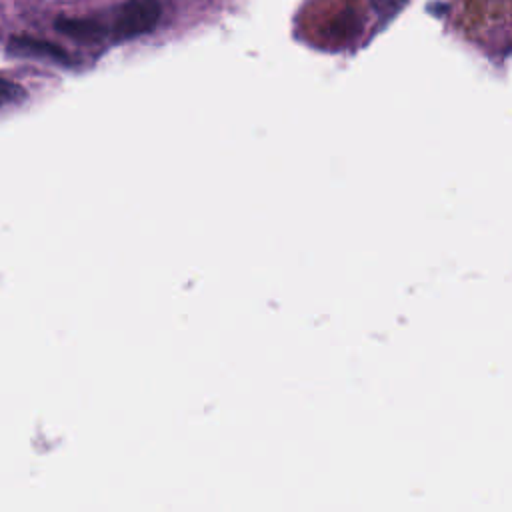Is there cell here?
<instances>
[{"instance_id": "1", "label": "cell", "mask_w": 512, "mask_h": 512, "mask_svg": "<svg viewBox=\"0 0 512 512\" xmlns=\"http://www.w3.org/2000/svg\"><path fill=\"white\" fill-rule=\"evenodd\" d=\"M160 14L162 8L158 0H124L106 18L100 16V20L110 42H124L154 30Z\"/></svg>"}, {"instance_id": "2", "label": "cell", "mask_w": 512, "mask_h": 512, "mask_svg": "<svg viewBox=\"0 0 512 512\" xmlns=\"http://www.w3.org/2000/svg\"><path fill=\"white\" fill-rule=\"evenodd\" d=\"M8 52L18 58H36V60H46L54 64H64V66L72 64V58L64 48L32 36H14L8 42Z\"/></svg>"}, {"instance_id": "3", "label": "cell", "mask_w": 512, "mask_h": 512, "mask_svg": "<svg viewBox=\"0 0 512 512\" xmlns=\"http://www.w3.org/2000/svg\"><path fill=\"white\" fill-rule=\"evenodd\" d=\"M56 30L76 42L84 44H98L108 40L106 28L100 20V16H84V18H58Z\"/></svg>"}, {"instance_id": "4", "label": "cell", "mask_w": 512, "mask_h": 512, "mask_svg": "<svg viewBox=\"0 0 512 512\" xmlns=\"http://www.w3.org/2000/svg\"><path fill=\"white\" fill-rule=\"evenodd\" d=\"M26 98V92L20 84L8 80V78H2L0 76V110L4 108H10V106H16L20 104L22 100Z\"/></svg>"}]
</instances>
